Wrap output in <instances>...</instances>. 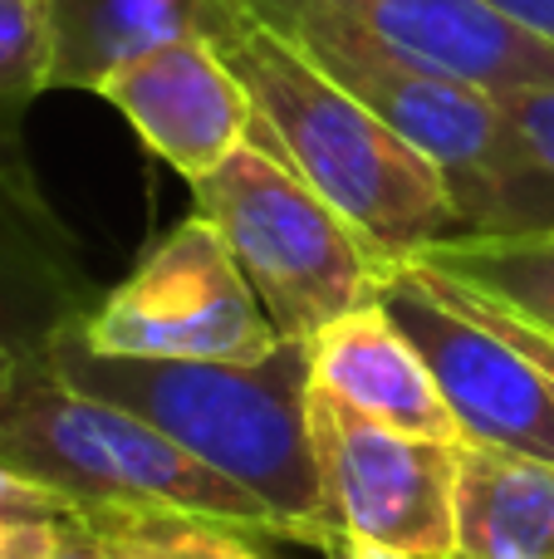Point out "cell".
I'll return each instance as SVG.
<instances>
[{
  "mask_svg": "<svg viewBox=\"0 0 554 559\" xmlns=\"http://www.w3.org/2000/svg\"><path fill=\"white\" fill-rule=\"evenodd\" d=\"M84 314V309H79ZM79 314L39 358L88 397L153 423L177 447L270 506L280 535L329 545L320 466L310 447V344L280 338L265 358H113L79 334Z\"/></svg>",
  "mask_w": 554,
  "mask_h": 559,
  "instance_id": "obj_1",
  "label": "cell"
},
{
  "mask_svg": "<svg viewBox=\"0 0 554 559\" xmlns=\"http://www.w3.org/2000/svg\"><path fill=\"white\" fill-rule=\"evenodd\" d=\"M221 55L251 88V138L349 216L378 255L398 265L461 231L447 177L294 39L241 20Z\"/></svg>",
  "mask_w": 554,
  "mask_h": 559,
  "instance_id": "obj_2",
  "label": "cell"
},
{
  "mask_svg": "<svg viewBox=\"0 0 554 559\" xmlns=\"http://www.w3.org/2000/svg\"><path fill=\"white\" fill-rule=\"evenodd\" d=\"M0 466H15L74 506H157L280 535L270 506L245 486L196 462L143 417L69 388L39 348L20 354L0 397Z\"/></svg>",
  "mask_w": 554,
  "mask_h": 559,
  "instance_id": "obj_3",
  "label": "cell"
},
{
  "mask_svg": "<svg viewBox=\"0 0 554 559\" xmlns=\"http://www.w3.org/2000/svg\"><path fill=\"white\" fill-rule=\"evenodd\" d=\"M192 212L216 226L280 338H314L324 324L383 299L393 275L388 255L255 138L196 177Z\"/></svg>",
  "mask_w": 554,
  "mask_h": 559,
  "instance_id": "obj_4",
  "label": "cell"
},
{
  "mask_svg": "<svg viewBox=\"0 0 554 559\" xmlns=\"http://www.w3.org/2000/svg\"><path fill=\"white\" fill-rule=\"evenodd\" d=\"M88 348L113 358H265L275 334L265 305L206 216L177 222L104 299L79 314Z\"/></svg>",
  "mask_w": 554,
  "mask_h": 559,
  "instance_id": "obj_5",
  "label": "cell"
},
{
  "mask_svg": "<svg viewBox=\"0 0 554 559\" xmlns=\"http://www.w3.org/2000/svg\"><path fill=\"white\" fill-rule=\"evenodd\" d=\"M310 447L329 540L402 559H457V447L383 427L310 383Z\"/></svg>",
  "mask_w": 554,
  "mask_h": 559,
  "instance_id": "obj_6",
  "label": "cell"
},
{
  "mask_svg": "<svg viewBox=\"0 0 554 559\" xmlns=\"http://www.w3.org/2000/svg\"><path fill=\"white\" fill-rule=\"evenodd\" d=\"M383 305L427 358L461 442L506 447L554 466V383L510 338L461 314L408 261L393 265Z\"/></svg>",
  "mask_w": 554,
  "mask_h": 559,
  "instance_id": "obj_7",
  "label": "cell"
},
{
  "mask_svg": "<svg viewBox=\"0 0 554 559\" xmlns=\"http://www.w3.org/2000/svg\"><path fill=\"white\" fill-rule=\"evenodd\" d=\"M294 45L447 177L461 231H467L481 197H486L491 157H496V98L378 49L349 15L304 29V35H294Z\"/></svg>",
  "mask_w": 554,
  "mask_h": 559,
  "instance_id": "obj_8",
  "label": "cell"
},
{
  "mask_svg": "<svg viewBox=\"0 0 554 559\" xmlns=\"http://www.w3.org/2000/svg\"><path fill=\"white\" fill-rule=\"evenodd\" d=\"M98 98L128 118L143 147L177 177L196 182L251 138V88L212 39H177L118 69Z\"/></svg>",
  "mask_w": 554,
  "mask_h": 559,
  "instance_id": "obj_9",
  "label": "cell"
},
{
  "mask_svg": "<svg viewBox=\"0 0 554 559\" xmlns=\"http://www.w3.org/2000/svg\"><path fill=\"white\" fill-rule=\"evenodd\" d=\"M349 20L388 55L491 98L554 84V45L491 0H363Z\"/></svg>",
  "mask_w": 554,
  "mask_h": 559,
  "instance_id": "obj_10",
  "label": "cell"
},
{
  "mask_svg": "<svg viewBox=\"0 0 554 559\" xmlns=\"http://www.w3.org/2000/svg\"><path fill=\"white\" fill-rule=\"evenodd\" d=\"M304 344H310V383L339 397L344 407L383 427H398V432L461 447V427L427 358L402 334V324L388 314L383 299L324 324Z\"/></svg>",
  "mask_w": 554,
  "mask_h": 559,
  "instance_id": "obj_11",
  "label": "cell"
},
{
  "mask_svg": "<svg viewBox=\"0 0 554 559\" xmlns=\"http://www.w3.org/2000/svg\"><path fill=\"white\" fill-rule=\"evenodd\" d=\"M88 309L74 241L29 177L20 123H0V344L35 354Z\"/></svg>",
  "mask_w": 554,
  "mask_h": 559,
  "instance_id": "obj_12",
  "label": "cell"
},
{
  "mask_svg": "<svg viewBox=\"0 0 554 559\" xmlns=\"http://www.w3.org/2000/svg\"><path fill=\"white\" fill-rule=\"evenodd\" d=\"M49 88L98 94L118 69L177 39L226 45L241 25L236 0H45Z\"/></svg>",
  "mask_w": 554,
  "mask_h": 559,
  "instance_id": "obj_13",
  "label": "cell"
},
{
  "mask_svg": "<svg viewBox=\"0 0 554 559\" xmlns=\"http://www.w3.org/2000/svg\"><path fill=\"white\" fill-rule=\"evenodd\" d=\"M457 559H554V466L506 447L461 442Z\"/></svg>",
  "mask_w": 554,
  "mask_h": 559,
  "instance_id": "obj_14",
  "label": "cell"
},
{
  "mask_svg": "<svg viewBox=\"0 0 554 559\" xmlns=\"http://www.w3.org/2000/svg\"><path fill=\"white\" fill-rule=\"evenodd\" d=\"M496 157L486 197L461 236L554 231V84L496 98Z\"/></svg>",
  "mask_w": 554,
  "mask_h": 559,
  "instance_id": "obj_15",
  "label": "cell"
},
{
  "mask_svg": "<svg viewBox=\"0 0 554 559\" xmlns=\"http://www.w3.org/2000/svg\"><path fill=\"white\" fill-rule=\"evenodd\" d=\"M427 271L486 295L491 305L554 334V231L540 236H447L412 255Z\"/></svg>",
  "mask_w": 554,
  "mask_h": 559,
  "instance_id": "obj_16",
  "label": "cell"
},
{
  "mask_svg": "<svg viewBox=\"0 0 554 559\" xmlns=\"http://www.w3.org/2000/svg\"><path fill=\"white\" fill-rule=\"evenodd\" d=\"M108 559H275L251 540L255 531L212 515L157 511V506H79Z\"/></svg>",
  "mask_w": 554,
  "mask_h": 559,
  "instance_id": "obj_17",
  "label": "cell"
},
{
  "mask_svg": "<svg viewBox=\"0 0 554 559\" xmlns=\"http://www.w3.org/2000/svg\"><path fill=\"white\" fill-rule=\"evenodd\" d=\"M39 94H49L45 0H0V123H20Z\"/></svg>",
  "mask_w": 554,
  "mask_h": 559,
  "instance_id": "obj_18",
  "label": "cell"
},
{
  "mask_svg": "<svg viewBox=\"0 0 554 559\" xmlns=\"http://www.w3.org/2000/svg\"><path fill=\"white\" fill-rule=\"evenodd\" d=\"M412 271H418L422 280H427L432 289H437L442 299H451V305L461 309V314H471V319H481V324H491L501 338H510V344L520 348V354L530 358V364L540 368V373L554 383V334L550 329H540V324H530V319H520V314H510V309H501V305H491L486 295H477V289H467V285H457V280H447V275H437V271H427V265H418V261H408Z\"/></svg>",
  "mask_w": 554,
  "mask_h": 559,
  "instance_id": "obj_19",
  "label": "cell"
},
{
  "mask_svg": "<svg viewBox=\"0 0 554 559\" xmlns=\"http://www.w3.org/2000/svg\"><path fill=\"white\" fill-rule=\"evenodd\" d=\"M69 511H79L69 496L29 481L15 466H0V550H5L20 531H29V525H39V521H59V515H69Z\"/></svg>",
  "mask_w": 554,
  "mask_h": 559,
  "instance_id": "obj_20",
  "label": "cell"
},
{
  "mask_svg": "<svg viewBox=\"0 0 554 559\" xmlns=\"http://www.w3.org/2000/svg\"><path fill=\"white\" fill-rule=\"evenodd\" d=\"M0 559H108L104 545L94 540V531L84 525V515L69 511L59 521H39L29 531H20L15 540L0 550Z\"/></svg>",
  "mask_w": 554,
  "mask_h": 559,
  "instance_id": "obj_21",
  "label": "cell"
},
{
  "mask_svg": "<svg viewBox=\"0 0 554 559\" xmlns=\"http://www.w3.org/2000/svg\"><path fill=\"white\" fill-rule=\"evenodd\" d=\"M363 0H236V10H241L245 20H255V25L275 29V35L294 39L304 35V29L324 25V20H339V15H353Z\"/></svg>",
  "mask_w": 554,
  "mask_h": 559,
  "instance_id": "obj_22",
  "label": "cell"
},
{
  "mask_svg": "<svg viewBox=\"0 0 554 559\" xmlns=\"http://www.w3.org/2000/svg\"><path fill=\"white\" fill-rule=\"evenodd\" d=\"M491 5H501L506 15H516L526 29H535L540 39L554 45V0H491Z\"/></svg>",
  "mask_w": 554,
  "mask_h": 559,
  "instance_id": "obj_23",
  "label": "cell"
},
{
  "mask_svg": "<svg viewBox=\"0 0 554 559\" xmlns=\"http://www.w3.org/2000/svg\"><path fill=\"white\" fill-rule=\"evenodd\" d=\"M324 555L329 559H402L393 550H378V545H369V540H349V535H334V540L324 545Z\"/></svg>",
  "mask_w": 554,
  "mask_h": 559,
  "instance_id": "obj_24",
  "label": "cell"
},
{
  "mask_svg": "<svg viewBox=\"0 0 554 559\" xmlns=\"http://www.w3.org/2000/svg\"><path fill=\"white\" fill-rule=\"evenodd\" d=\"M15 364H20V354H15V348H5V344H0V397H5L10 378H15Z\"/></svg>",
  "mask_w": 554,
  "mask_h": 559,
  "instance_id": "obj_25",
  "label": "cell"
}]
</instances>
